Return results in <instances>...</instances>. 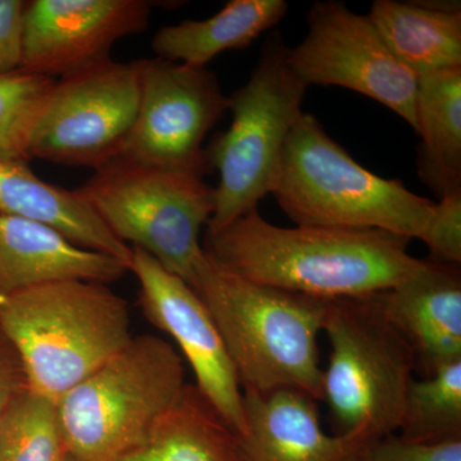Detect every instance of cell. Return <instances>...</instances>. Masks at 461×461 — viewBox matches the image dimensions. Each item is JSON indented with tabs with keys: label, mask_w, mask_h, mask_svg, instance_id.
<instances>
[{
	"label": "cell",
	"mask_w": 461,
	"mask_h": 461,
	"mask_svg": "<svg viewBox=\"0 0 461 461\" xmlns=\"http://www.w3.org/2000/svg\"><path fill=\"white\" fill-rule=\"evenodd\" d=\"M411 240L381 230L278 227L253 209L206 232L203 250L224 271L245 280L320 299L386 293L421 259Z\"/></svg>",
	"instance_id": "obj_1"
},
{
	"label": "cell",
	"mask_w": 461,
	"mask_h": 461,
	"mask_svg": "<svg viewBox=\"0 0 461 461\" xmlns=\"http://www.w3.org/2000/svg\"><path fill=\"white\" fill-rule=\"evenodd\" d=\"M190 286L213 318L242 390L291 387L321 399L318 335L330 300L245 280L205 253Z\"/></svg>",
	"instance_id": "obj_2"
},
{
	"label": "cell",
	"mask_w": 461,
	"mask_h": 461,
	"mask_svg": "<svg viewBox=\"0 0 461 461\" xmlns=\"http://www.w3.org/2000/svg\"><path fill=\"white\" fill-rule=\"evenodd\" d=\"M0 329L27 388L56 402L133 338L126 300L90 281L53 282L0 297Z\"/></svg>",
	"instance_id": "obj_3"
},
{
	"label": "cell",
	"mask_w": 461,
	"mask_h": 461,
	"mask_svg": "<svg viewBox=\"0 0 461 461\" xmlns=\"http://www.w3.org/2000/svg\"><path fill=\"white\" fill-rule=\"evenodd\" d=\"M296 226L381 230L420 239L436 203L348 156L313 114L297 118L272 193Z\"/></svg>",
	"instance_id": "obj_4"
},
{
	"label": "cell",
	"mask_w": 461,
	"mask_h": 461,
	"mask_svg": "<svg viewBox=\"0 0 461 461\" xmlns=\"http://www.w3.org/2000/svg\"><path fill=\"white\" fill-rule=\"evenodd\" d=\"M185 387L178 351L158 336H133L58 400L69 459L117 461L177 402Z\"/></svg>",
	"instance_id": "obj_5"
},
{
	"label": "cell",
	"mask_w": 461,
	"mask_h": 461,
	"mask_svg": "<svg viewBox=\"0 0 461 461\" xmlns=\"http://www.w3.org/2000/svg\"><path fill=\"white\" fill-rule=\"evenodd\" d=\"M287 54L280 33L269 35L248 83L230 95L229 129L205 149L206 167L220 176L206 232L223 229L257 209L272 193L308 89L291 68Z\"/></svg>",
	"instance_id": "obj_6"
},
{
	"label": "cell",
	"mask_w": 461,
	"mask_h": 461,
	"mask_svg": "<svg viewBox=\"0 0 461 461\" xmlns=\"http://www.w3.org/2000/svg\"><path fill=\"white\" fill-rule=\"evenodd\" d=\"M323 330L330 353L321 399L339 435L373 439L395 433L417 359L387 320L381 294L330 300Z\"/></svg>",
	"instance_id": "obj_7"
},
{
	"label": "cell",
	"mask_w": 461,
	"mask_h": 461,
	"mask_svg": "<svg viewBox=\"0 0 461 461\" xmlns=\"http://www.w3.org/2000/svg\"><path fill=\"white\" fill-rule=\"evenodd\" d=\"M203 176L115 158L76 190L115 238L190 285L214 212V187Z\"/></svg>",
	"instance_id": "obj_8"
},
{
	"label": "cell",
	"mask_w": 461,
	"mask_h": 461,
	"mask_svg": "<svg viewBox=\"0 0 461 461\" xmlns=\"http://www.w3.org/2000/svg\"><path fill=\"white\" fill-rule=\"evenodd\" d=\"M140 99L138 69L107 59L56 78L30 135L29 159L95 169L120 157Z\"/></svg>",
	"instance_id": "obj_9"
},
{
	"label": "cell",
	"mask_w": 461,
	"mask_h": 461,
	"mask_svg": "<svg viewBox=\"0 0 461 461\" xmlns=\"http://www.w3.org/2000/svg\"><path fill=\"white\" fill-rule=\"evenodd\" d=\"M140 99L120 157L141 165L204 175L206 135L229 111L230 96L208 67L142 58Z\"/></svg>",
	"instance_id": "obj_10"
},
{
	"label": "cell",
	"mask_w": 461,
	"mask_h": 461,
	"mask_svg": "<svg viewBox=\"0 0 461 461\" xmlns=\"http://www.w3.org/2000/svg\"><path fill=\"white\" fill-rule=\"evenodd\" d=\"M288 63L306 87L339 86L375 100L417 132L418 77L388 50L371 18L344 3L315 2L308 33L288 48Z\"/></svg>",
	"instance_id": "obj_11"
},
{
	"label": "cell",
	"mask_w": 461,
	"mask_h": 461,
	"mask_svg": "<svg viewBox=\"0 0 461 461\" xmlns=\"http://www.w3.org/2000/svg\"><path fill=\"white\" fill-rule=\"evenodd\" d=\"M131 249L129 271L139 282L145 317L175 339L195 375V386L230 429L242 435L241 384L208 308L186 281L140 249Z\"/></svg>",
	"instance_id": "obj_12"
},
{
	"label": "cell",
	"mask_w": 461,
	"mask_h": 461,
	"mask_svg": "<svg viewBox=\"0 0 461 461\" xmlns=\"http://www.w3.org/2000/svg\"><path fill=\"white\" fill-rule=\"evenodd\" d=\"M148 0H25L21 71L57 78L111 59L121 39L145 32Z\"/></svg>",
	"instance_id": "obj_13"
},
{
	"label": "cell",
	"mask_w": 461,
	"mask_h": 461,
	"mask_svg": "<svg viewBox=\"0 0 461 461\" xmlns=\"http://www.w3.org/2000/svg\"><path fill=\"white\" fill-rule=\"evenodd\" d=\"M245 429L239 436L245 461H357L369 441L321 429L315 399L297 388L242 390Z\"/></svg>",
	"instance_id": "obj_14"
},
{
	"label": "cell",
	"mask_w": 461,
	"mask_h": 461,
	"mask_svg": "<svg viewBox=\"0 0 461 461\" xmlns=\"http://www.w3.org/2000/svg\"><path fill=\"white\" fill-rule=\"evenodd\" d=\"M387 320L406 339L427 377L461 359L459 264L420 260L396 287L381 294Z\"/></svg>",
	"instance_id": "obj_15"
},
{
	"label": "cell",
	"mask_w": 461,
	"mask_h": 461,
	"mask_svg": "<svg viewBox=\"0 0 461 461\" xmlns=\"http://www.w3.org/2000/svg\"><path fill=\"white\" fill-rule=\"evenodd\" d=\"M127 272L121 260L77 247L45 224L0 215V297L60 281L108 285Z\"/></svg>",
	"instance_id": "obj_16"
},
{
	"label": "cell",
	"mask_w": 461,
	"mask_h": 461,
	"mask_svg": "<svg viewBox=\"0 0 461 461\" xmlns=\"http://www.w3.org/2000/svg\"><path fill=\"white\" fill-rule=\"evenodd\" d=\"M0 215L45 224L77 247L113 257L130 269L132 249L115 238L77 190L42 180L25 160L0 158Z\"/></svg>",
	"instance_id": "obj_17"
},
{
	"label": "cell",
	"mask_w": 461,
	"mask_h": 461,
	"mask_svg": "<svg viewBox=\"0 0 461 461\" xmlns=\"http://www.w3.org/2000/svg\"><path fill=\"white\" fill-rule=\"evenodd\" d=\"M368 17L391 53L417 77L460 68V2L377 0Z\"/></svg>",
	"instance_id": "obj_18"
},
{
	"label": "cell",
	"mask_w": 461,
	"mask_h": 461,
	"mask_svg": "<svg viewBox=\"0 0 461 461\" xmlns=\"http://www.w3.org/2000/svg\"><path fill=\"white\" fill-rule=\"evenodd\" d=\"M117 461H245L238 433L193 384H186L140 441Z\"/></svg>",
	"instance_id": "obj_19"
},
{
	"label": "cell",
	"mask_w": 461,
	"mask_h": 461,
	"mask_svg": "<svg viewBox=\"0 0 461 461\" xmlns=\"http://www.w3.org/2000/svg\"><path fill=\"white\" fill-rule=\"evenodd\" d=\"M288 8L285 0H230L206 20L162 27L151 39L157 58L206 67L227 50H244L277 25Z\"/></svg>",
	"instance_id": "obj_20"
},
{
	"label": "cell",
	"mask_w": 461,
	"mask_h": 461,
	"mask_svg": "<svg viewBox=\"0 0 461 461\" xmlns=\"http://www.w3.org/2000/svg\"><path fill=\"white\" fill-rule=\"evenodd\" d=\"M420 175L438 198L461 190V67L418 77Z\"/></svg>",
	"instance_id": "obj_21"
},
{
	"label": "cell",
	"mask_w": 461,
	"mask_h": 461,
	"mask_svg": "<svg viewBox=\"0 0 461 461\" xmlns=\"http://www.w3.org/2000/svg\"><path fill=\"white\" fill-rule=\"evenodd\" d=\"M400 432L415 442L461 438V359L426 379H412L403 402Z\"/></svg>",
	"instance_id": "obj_22"
},
{
	"label": "cell",
	"mask_w": 461,
	"mask_h": 461,
	"mask_svg": "<svg viewBox=\"0 0 461 461\" xmlns=\"http://www.w3.org/2000/svg\"><path fill=\"white\" fill-rule=\"evenodd\" d=\"M57 402L25 388L0 420V461H67Z\"/></svg>",
	"instance_id": "obj_23"
},
{
	"label": "cell",
	"mask_w": 461,
	"mask_h": 461,
	"mask_svg": "<svg viewBox=\"0 0 461 461\" xmlns=\"http://www.w3.org/2000/svg\"><path fill=\"white\" fill-rule=\"evenodd\" d=\"M56 78L17 71L0 76V158L29 162L30 135Z\"/></svg>",
	"instance_id": "obj_24"
},
{
	"label": "cell",
	"mask_w": 461,
	"mask_h": 461,
	"mask_svg": "<svg viewBox=\"0 0 461 461\" xmlns=\"http://www.w3.org/2000/svg\"><path fill=\"white\" fill-rule=\"evenodd\" d=\"M357 461H461V438L415 442L393 433L369 439Z\"/></svg>",
	"instance_id": "obj_25"
},
{
	"label": "cell",
	"mask_w": 461,
	"mask_h": 461,
	"mask_svg": "<svg viewBox=\"0 0 461 461\" xmlns=\"http://www.w3.org/2000/svg\"><path fill=\"white\" fill-rule=\"evenodd\" d=\"M437 262L461 263V190L442 196L420 239Z\"/></svg>",
	"instance_id": "obj_26"
},
{
	"label": "cell",
	"mask_w": 461,
	"mask_h": 461,
	"mask_svg": "<svg viewBox=\"0 0 461 461\" xmlns=\"http://www.w3.org/2000/svg\"><path fill=\"white\" fill-rule=\"evenodd\" d=\"M25 0H0V76L21 66Z\"/></svg>",
	"instance_id": "obj_27"
},
{
	"label": "cell",
	"mask_w": 461,
	"mask_h": 461,
	"mask_svg": "<svg viewBox=\"0 0 461 461\" xmlns=\"http://www.w3.org/2000/svg\"><path fill=\"white\" fill-rule=\"evenodd\" d=\"M26 387L25 373L16 351L0 329V420L9 403Z\"/></svg>",
	"instance_id": "obj_28"
},
{
	"label": "cell",
	"mask_w": 461,
	"mask_h": 461,
	"mask_svg": "<svg viewBox=\"0 0 461 461\" xmlns=\"http://www.w3.org/2000/svg\"><path fill=\"white\" fill-rule=\"evenodd\" d=\"M67 461H72V460H71V459H69V457H68V459H67Z\"/></svg>",
	"instance_id": "obj_29"
}]
</instances>
